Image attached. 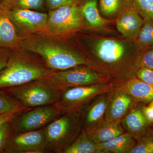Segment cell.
<instances>
[{
  "mask_svg": "<svg viewBox=\"0 0 153 153\" xmlns=\"http://www.w3.org/2000/svg\"><path fill=\"white\" fill-rule=\"evenodd\" d=\"M45 2L48 7L50 10H53L77 3L78 0H45Z\"/></svg>",
  "mask_w": 153,
  "mask_h": 153,
  "instance_id": "4dcf8cb0",
  "label": "cell"
},
{
  "mask_svg": "<svg viewBox=\"0 0 153 153\" xmlns=\"http://www.w3.org/2000/svg\"><path fill=\"white\" fill-rule=\"evenodd\" d=\"M143 22V19L131 5L119 15L116 20L117 28L124 38L134 41L140 31Z\"/></svg>",
  "mask_w": 153,
  "mask_h": 153,
  "instance_id": "7c38bea8",
  "label": "cell"
},
{
  "mask_svg": "<svg viewBox=\"0 0 153 153\" xmlns=\"http://www.w3.org/2000/svg\"><path fill=\"white\" fill-rule=\"evenodd\" d=\"M13 132L11 122L6 123L0 126V153L4 152Z\"/></svg>",
  "mask_w": 153,
  "mask_h": 153,
  "instance_id": "f1b7e54d",
  "label": "cell"
},
{
  "mask_svg": "<svg viewBox=\"0 0 153 153\" xmlns=\"http://www.w3.org/2000/svg\"><path fill=\"white\" fill-rule=\"evenodd\" d=\"M27 109H28L5 91L0 90V114L19 113Z\"/></svg>",
  "mask_w": 153,
  "mask_h": 153,
  "instance_id": "cb8c5ba5",
  "label": "cell"
},
{
  "mask_svg": "<svg viewBox=\"0 0 153 153\" xmlns=\"http://www.w3.org/2000/svg\"><path fill=\"white\" fill-rule=\"evenodd\" d=\"M112 87L109 84L99 83L67 88L61 90L59 98L54 105L61 113L78 112L91 99L105 93Z\"/></svg>",
  "mask_w": 153,
  "mask_h": 153,
  "instance_id": "5b68a950",
  "label": "cell"
},
{
  "mask_svg": "<svg viewBox=\"0 0 153 153\" xmlns=\"http://www.w3.org/2000/svg\"><path fill=\"white\" fill-rule=\"evenodd\" d=\"M108 98L103 96L89 107L83 115L82 121L84 129L87 131L101 120L105 114Z\"/></svg>",
  "mask_w": 153,
  "mask_h": 153,
  "instance_id": "ac0fdd59",
  "label": "cell"
},
{
  "mask_svg": "<svg viewBox=\"0 0 153 153\" xmlns=\"http://www.w3.org/2000/svg\"><path fill=\"white\" fill-rule=\"evenodd\" d=\"M20 42L18 30L11 20L9 8L0 4V48L10 49L18 47Z\"/></svg>",
  "mask_w": 153,
  "mask_h": 153,
  "instance_id": "4fadbf2b",
  "label": "cell"
},
{
  "mask_svg": "<svg viewBox=\"0 0 153 153\" xmlns=\"http://www.w3.org/2000/svg\"><path fill=\"white\" fill-rule=\"evenodd\" d=\"M134 9L143 19L153 21V0H130Z\"/></svg>",
  "mask_w": 153,
  "mask_h": 153,
  "instance_id": "484cf974",
  "label": "cell"
},
{
  "mask_svg": "<svg viewBox=\"0 0 153 153\" xmlns=\"http://www.w3.org/2000/svg\"><path fill=\"white\" fill-rule=\"evenodd\" d=\"M141 51L137 59V66L140 68L144 67L153 70V46Z\"/></svg>",
  "mask_w": 153,
  "mask_h": 153,
  "instance_id": "4316f807",
  "label": "cell"
},
{
  "mask_svg": "<svg viewBox=\"0 0 153 153\" xmlns=\"http://www.w3.org/2000/svg\"><path fill=\"white\" fill-rule=\"evenodd\" d=\"M24 45L27 50L40 56L47 67L53 71H63L87 64L82 54L46 38H30L25 41Z\"/></svg>",
  "mask_w": 153,
  "mask_h": 153,
  "instance_id": "6da1fadb",
  "label": "cell"
},
{
  "mask_svg": "<svg viewBox=\"0 0 153 153\" xmlns=\"http://www.w3.org/2000/svg\"><path fill=\"white\" fill-rule=\"evenodd\" d=\"M4 152L50 153L47 147L43 128L23 132H13Z\"/></svg>",
  "mask_w": 153,
  "mask_h": 153,
  "instance_id": "30bf717a",
  "label": "cell"
},
{
  "mask_svg": "<svg viewBox=\"0 0 153 153\" xmlns=\"http://www.w3.org/2000/svg\"><path fill=\"white\" fill-rule=\"evenodd\" d=\"M54 71L44 62L12 52L7 66L0 72V90L49 77Z\"/></svg>",
  "mask_w": 153,
  "mask_h": 153,
  "instance_id": "7a4b0ae2",
  "label": "cell"
},
{
  "mask_svg": "<svg viewBox=\"0 0 153 153\" xmlns=\"http://www.w3.org/2000/svg\"><path fill=\"white\" fill-rule=\"evenodd\" d=\"M81 118L77 112L63 113L43 128L49 152L64 153L80 133Z\"/></svg>",
  "mask_w": 153,
  "mask_h": 153,
  "instance_id": "3957f363",
  "label": "cell"
},
{
  "mask_svg": "<svg viewBox=\"0 0 153 153\" xmlns=\"http://www.w3.org/2000/svg\"><path fill=\"white\" fill-rule=\"evenodd\" d=\"M19 113H10L5 114H0V126L6 123L11 122L14 117Z\"/></svg>",
  "mask_w": 153,
  "mask_h": 153,
  "instance_id": "836d02e7",
  "label": "cell"
},
{
  "mask_svg": "<svg viewBox=\"0 0 153 153\" xmlns=\"http://www.w3.org/2000/svg\"><path fill=\"white\" fill-rule=\"evenodd\" d=\"M81 8L84 19L91 27H103L109 22L101 16L97 0H87L81 5Z\"/></svg>",
  "mask_w": 153,
  "mask_h": 153,
  "instance_id": "ffe728a7",
  "label": "cell"
},
{
  "mask_svg": "<svg viewBox=\"0 0 153 153\" xmlns=\"http://www.w3.org/2000/svg\"><path fill=\"white\" fill-rule=\"evenodd\" d=\"M60 114L55 105L25 110L18 113L11 121L12 131L23 132L44 128Z\"/></svg>",
  "mask_w": 153,
  "mask_h": 153,
  "instance_id": "ba28073f",
  "label": "cell"
},
{
  "mask_svg": "<svg viewBox=\"0 0 153 153\" xmlns=\"http://www.w3.org/2000/svg\"><path fill=\"white\" fill-rule=\"evenodd\" d=\"M120 88L137 100L143 102L153 100V86L138 78L129 79Z\"/></svg>",
  "mask_w": 153,
  "mask_h": 153,
  "instance_id": "e0dca14e",
  "label": "cell"
},
{
  "mask_svg": "<svg viewBox=\"0 0 153 153\" xmlns=\"http://www.w3.org/2000/svg\"><path fill=\"white\" fill-rule=\"evenodd\" d=\"M49 78L60 90L73 86L94 85L105 82L101 74L82 66L63 71H54Z\"/></svg>",
  "mask_w": 153,
  "mask_h": 153,
  "instance_id": "9c48e42d",
  "label": "cell"
},
{
  "mask_svg": "<svg viewBox=\"0 0 153 153\" xmlns=\"http://www.w3.org/2000/svg\"><path fill=\"white\" fill-rule=\"evenodd\" d=\"M92 43V54L100 63L112 69L125 64L129 57V48L123 41L110 38L94 39Z\"/></svg>",
  "mask_w": 153,
  "mask_h": 153,
  "instance_id": "52a82bcc",
  "label": "cell"
},
{
  "mask_svg": "<svg viewBox=\"0 0 153 153\" xmlns=\"http://www.w3.org/2000/svg\"><path fill=\"white\" fill-rule=\"evenodd\" d=\"M130 0H99L101 13L106 17L115 16L131 5Z\"/></svg>",
  "mask_w": 153,
  "mask_h": 153,
  "instance_id": "7402d4cb",
  "label": "cell"
},
{
  "mask_svg": "<svg viewBox=\"0 0 153 153\" xmlns=\"http://www.w3.org/2000/svg\"><path fill=\"white\" fill-rule=\"evenodd\" d=\"M11 49L0 48V72L7 64L12 52Z\"/></svg>",
  "mask_w": 153,
  "mask_h": 153,
  "instance_id": "1f68e13d",
  "label": "cell"
},
{
  "mask_svg": "<svg viewBox=\"0 0 153 153\" xmlns=\"http://www.w3.org/2000/svg\"><path fill=\"white\" fill-rule=\"evenodd\" d=\"M86 131L90 138L97 144L109 141L124 133L120 120H105Z\"/></svg>",
  "mask_w": 153,
  "mask_h": 153,
  "instance_id": "9a60e30c",
  "label": "cell"
},
{
  "mask_svg": "<svg viewBox=\"0 0 153 153\" xmlns=\"http://www.w3.org/2000/svg\"><path fill=\"white\" fill-rule=\"evenodd\" d=\"M98 153H131L136 143L131 134L123 133L107 142L97 144Z\"/></svg>",
  "mask_w": 153,
  "mask_h": 153,
  "instance_id": "2e32d148",
  "label": "cell"
},
{
  "mask_svg": "<svg viewBox=\"0 0 153 153\" xmlns=\"http://www.w3.org/2000/svg\"><path fill=\"white\" fill-rule=\"evenodd\" d=\"M131 97L120 88L108 97L105 111V120L114 121L120 120L125 116L131 106Z\"/></svg>",
  "mask_w": 153,
  "mask_h": 153,
  "instance_id": "5bb4252c",
  "label": "cell"
},
{
  "mask_svg": "<svg viewBox=\"0 0 153 153\" xmlns=\"http://www.w3.org/2000/svg\"><path fill=\"white\" fill-rule=\"evenodd\" d=\"M84 19L81 6L74 3L51 10L46 30L56 35H68L80 29Z\"/></svg>",
  "mask_w": 153,
  "mask_h": 153,
  "instance_id": "8992f818",
  "label": "cell"
},
{
  "mask_svg": "<svg viewBox=\"0 0 153 153\" xmlns=\"http://www.w3.org/2000/svg\"><path fill=\"white\" fill-rule=\"evenodd\" d=\"M139 79L153 86V70L146 67H140L137 72Z\"/></svg>",
  "mask_w": 153,
  "mask_h": 153,
  "instance_id": "f546056e",
  "label": "cell"
},
{
  "mask_svg": "<svg viewBox=\"0 0 153 153\" xmlns=\"http://www.w3.org/2000/svg\"><path fill=\"white\" fill-rule=\"evenodd\" d=\"M45 0H3V4L9 8L39 10L42 8Z\"/></svg>",
  "mask_w": 153,
  "mask_h": 153,
  "instance_id": "d4e9b609",
  "label": "cell"
},
{
  "mask_svg": "<svg viewBox=\"0 0 153 153\" xmlns=\"http://www.w3.org/2000/svg\"><path fill=\"white\" fill-rule=\"evenodd\" d=\"M134 41L137 49L140 51L153 46V21L143 19L142 27Z\"/></svg>",
  "mask_w": 153,
  "mask_h": 153,
  "instance_id": "603a6c76",
  "label": "cell"
},
{
  "mask_svg": "<svg viewBox=\"0 0 153 153\" xmlns=\"http://www.w3.org/2000/svg\"><path fill=\"white\" fill-rule=\"evenodd\" d=\"M151 106H152L153 107V100H152V101H151L150 104L149 105Z\"/></svg>",
  "mask_w": 153,
  "mask_h": 153,
  "instance_id": "e575fe53",
  "label": "cell"
},
{
  "mask_svg": "<svg viewBox=\"0 0 153 153\" xmlns=\"http://www.w3.org/2000/svg\"><path fill=\"white\" fill-rule=\"evenodd\" d=\"M148 123L142 111L135 108L126 115L122 121L124 127L132 136L144 131Z\"/></svg>",
  "mask_w": 153,
  "mask_h": 153,
  "instance_id": "d6986e66",
  "label": "cell"
},
{
  "mask_svg": "<svg viewBox=\"0 0 153 153\" xmlns=\"http://www.w3.org/2000/svg\"><path fill=\"white\" fill-rule=\"evenodd\" d=\"M131 153H153V136L143 138L135 145Z\"/></svg>",
  "mask_w": 153,
  "mask_h": 153,
  "instance_id": "83f0119b",
  "label": "cell"
},
{
  "mask_svg": "<svg viewBox=\"0 0 153 153\" xmlns=\"http://www.w3.org/2000/svg\"><path fill=\"white\" fill-rule=\"evenodd\" d=\"M9 13L18 31L25 34H32L46 29L48 20L47 14L18 8H9Z\"/></svg>",
  "mask_w": 153,
  "mask_h": 153,
  "instance_id": "8fae6325",
  "label": "cell"
},
{
  "mask_svg": "<svg viewBox=\"0 0 153 153\" xmlns=\"http://www.w3.org/2000/svg\"><path fill=\"white\" fill-rule=\"evenodd\" d=\"M98 153L97 144L90 138L87 132L83 129L64 153Z\"/></svg>",
  "mask_w": 153,
  "mask_h": 153,
  "instance_id": "44dd1931",
  "label": "cell"
},
{
  "mask_svg": "<svg viewBox=\"0 0 153 153\" xmlns=\"http://www.w3.org/2000/svg\"><path fill=\"white\" fill-rule=\"evenodd\" d=\"M142 111L148 123H153V107L151 105L144 107Z\"/></svg>",
  "mask_w": 153,
  "mask_h": 153,
  "instance_id": "d6a6232c",
  "label": "cell"
},
{
  "mask_svg": "<svg viewBox=\"0 0 153 153\" xmlns=\"http://www.w3.org/2000/svg\"><path fill=\"white\" fill-rule=\"evenodd\" d=\"M3 90L28 109L55 104L61 92L49 77Z\"/></svg>",
  "mask_w": 153,
  "mask_h": 153,
  "instance_id": "277c9868",
  "label": "cell"
}]
</instances>
